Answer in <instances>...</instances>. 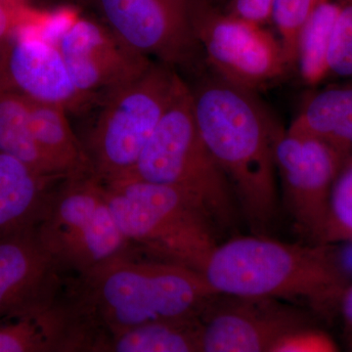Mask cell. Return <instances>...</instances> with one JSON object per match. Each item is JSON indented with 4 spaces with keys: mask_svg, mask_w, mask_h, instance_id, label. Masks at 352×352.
<instances>
[{
    "mask_svg": "<svg viewBox=\"0 0 352 352\" xmlns=\"http://www.w3.org/2000/svg\"><path fill=\"white\" fill-rule=\"evenodd\" d=\"M185 80L201 139L226 173L241 214L256 234L278 208L274 143L281 126L258 94L205 68Z\"/></svg>",
    "mask_w": 352,
    "mask_h": 352,
    "instance_id": "1",
    "label": "cell"
},
{
    "mask_svg": "<svg viewBox=\"0 0 352 352\" xmlns=\"http://www.w3.org/2000/svg\"><path fill=\"white\" fill-rule=\"evenodd\" d=\"M219 295L199 271L122 254L78 275L68 296L94 333L97 352L129 329L162 320L199 318Z\"/></svg>",
    "mask_w": 352,
    "mask_h": 352,
    "instance_id": "2",
    "label": "cell"
},
{
    "mask_svg": "<svg viewBox=\"0 0 352 352\" xmlns=\"http://www.w3.org/2000/svg\"><path fill=\"white\" fill-rule=\"evenodd\" d=\"M201 273L219 295L289 300L325 317L349 286L327 244H289L261 234L217 245Z\"/></svg>",
    "mask_w": 352,
    "mask_h": 352,
    "instance_id": "3",
    "label": "cell"
},
{
    "mask_svg": "<svg viewBox=\"0 0 352 352\" xmlns=\"http://www.w3.org/2000/svg\"><path fill=\"white\" fill-rule=\"evenodd\" d=\"M124 178H136L184 192L219 231L233 228L237 223L240 210L235 194L201 138L185 80L138 163Z\"/></svg>",
    "mask_w": 352,
    "mask_h": 352,
    "instance_id": "4",
    "label": "cell"
},
{
    "mask_svg": "<svg viewBox=\"0 0 352 352\" xmlns=\"http://www.w3.org/2000/svg\"><path fill=\"white\" fill-rule=\"evenodd\" d=\"M104 187L116 221L131 244L201 272L219 245V230L188 195L175 187L136 178Z\"/></svg>",
    "mask_w": 352,
    "mask_h": 352,
    "instance_id": "5",
    "label": "cell"
},
{
    "mask_svg": "<svg viewBox=\"0 0 352 352\" xmlns=\"http://www.w3.org/2000/svg\"><path fill=\"white\" fill-rule=\"evenodd\" d=\"M183 80L176 69L153 61L140 76L91 108L96 116L82 146L102 183L131 173Z\"/></svg>",
    "mask_w": 352,
    "mask_h": 352,
    "instance_id": "6",
    "label": "cell"
},
{
    "mask_svg": "<svg viewBox=\"0 0 352 352\" xmlns=\"http://www.w3.org/2000/svg\"><path fill=\"white\" fill-rule=\"evenodd\" d=\"M36 229L60 270L76 275L127 254L131 245L120 231L105 187L94 171L60 180Z\"/></svg>",
    "mask_w": 352,
    "mask_h": 352,
    "instance_id": "7",
    "label": "cell"
},
{
    "mask_svg": "<svg viewBox=\"0 0 352 352\" xmlns=\"http://www.w3.org/2000/svg\"><path fill=\"white\" fill-rule=\"evenodd\" d=\"M190 3L206 64L220 78L258 94L291 73L276 34L264 25L232 17L207 0H190Z\"/></svg>",
    "mask_w": 352,
    "mask_h": 352,
    "instance_id": "8",
    "label": "cell"
},
{
    "mask_svg": "<svg viewBox=\"0 0 352 352\" xmlns=\"http://www.w3.org/2000/svg\"><path fill=\"white\" fill-rule=\"evenodd\" d=\"M102 23L131 50L180 76L207 68L190 0H98Z\"/></svg>",
    "mask_w": 352,
    "mask_h": 352,
    "instance_id": "9",
    "label": "cell"
},
{
    "mask_svg": "<svg viewBox=\"0 0 352 352\" xmlns=\"http://www.w3.org/2000/svg\"><path fill=\"white\" fill-rule=\"evenodd\" d=\"M48 24L56 34H43L56 43L76 89L94 106L154 61L129 47L103 23L72 9L50 13Z\"/></svg>",
    "mask_w": 352,
    "mask_h": 352,
    "instance_id": "10",
    "label": "cell"
},
{
    "mask_svg": "<svg viewBox=\"0 0 352 352\" xmlns=\"http://www.w3.org/2000/svg\"><path fill=\"white\" fill-rule=\"evenodd\" d=\"M274 161L296 226L323 244L331 192L344 157L324 141L281 126L275 139Z\"/></svg>",
    "mask_w": 352,
    "mask_h": 352,
    "instance_id": "11",
    "label": "cell"
},
{
    "mask_svg": "<svg viewBox=\"0 0 352 352\" xmlns=\"http://www.w3.org/2000/svg\"><path fill=\"white\" fill-rule=\"evenodd\" d=\"M0 87L29 100L59 106L67 113L80 115L94 107L76 89L56 43L38 24L21 29L2 52Z\"/></svg>",
    "mask_w": 352,
    "mask_h": 352,
    "instance_id": "12",
    "label": "cell"
},
{
    "mask_svg": "<svg viewBox=\"0 0 352 352\" xmlns=\"http://www.w3.org/2000/svg\"><path fill=\"white\" fill-rule=\"evenodd\" d=\"M217 296L201 315L204 352H270L282 336L307 324L300 312L273 298L229 296L230 302L219 305Z\"/></svg>",
    "mask_w": 352,
    "mask_h": 352,
    "instance_id": "13",
    "label": "cell"
},
{
    "mask_svg": "<svg viewBox=\"0 0 352 352\" xmlns=\"http://www.w3.org/2000/svg\"><path fill=\"white\" fill-rule=\"evenodd\" d=\"M62 273L39 241L36 227L0 239V323L56 302Z\"/></svg>",
    "mask_w": 352,
    "mask_h": 352,
    "instance_id": "14",
    "label": "cell"
},
{
    "mask_svg": "<svg viewBox=\"0 0 352 352\" xmlns=\"http://www.w3.org/2000/svg\"><path fill=\"white\" fill-rule=\"evenodd\" d=\"M89 333L66 296L0 323V352L91 351Z\"/></svg>",
    "mask_w": 352,
    "mask_h": 352,
    "instance_id": "15",
    "label": "cell"
},
{
    "mask_svg": "<svg viewBox=\"0 0 352 352\" xmlns=\"http://www.w3.org/2000/svg\"><path fill=\"white\" fill-rule=\"evenodd\" d=\"M64 177L41 175L0 152V239L38 226L55 187Z\"/></svg>",
    "mask_w": 352,
    "mask_h": 352,
    "instance_id": "16",
    "label": "cell"
},
{
    "mask_svg": "<svg viewBox=\"0 0 352 352\" xmlns=\"http://www.w3.org/2000/svg\"><path fill=\"white\" fill-rule=\"evenodd\" d=\"M288 131L324 141L346 160L352 153V80L307 94Z\"/></svg>",
    "mask_w": 352,
    "mask_h": 352,
    "instance_id": "17",
    "label": "cell"
},
{
    "mask_svg": "<svg viewBox=\"0 0 352 352\" xmlns=\"http://www.w3.org/2000/svg\"><path fill=\"white\" fill-rule=\"evenodd\" d=\"M25 100L34 138L58 175L92 171L82 141L72 129L66 111L59 106Z\"/></svg>",
    "mask_w": 352,
    "mask_h": 352,
    "instance_id": "18",
    "label": "cell"
},
{
    "mask_svg": "<svg viewBox=\"0 0 352 352\" xmlns=\"http://www.w3.org/2000/svg\"><path fill=\"white\" fill-rule=\"evenodd\" d=\"M201 317L150 322L111 338L105 352H199Z\"/></svg>",
    "mask_w": 352,
    "mask_h": 352,
    "instance_id": "19",
    "label": "cell"
},
{
    "mask_svg": "<svg viewBox=\"0 0 352 352\" xmlns=\"http://www.w3.org/2000/svg\"><path fill=\"white\" fill-rule=\"evenodd\" d=\"M337 15V1L327 0L315 9L298 32L294 72L308 87L329 78V50Z\"/></svg>",
    "mask_w": 352,
    "mask_h": 352,
    "instance_id": "20",
    "label": "cell"
},
{
    "mask_svg": "<svg viewBox=\"0 0 352 352\" xmlns=\"http://www.w3.org/2000/svg\"><path fill=\"white\" fill-rule=\"evenodd\" d=\"M0 152L10 155L44 175H58L32 133L27 100L0 87Z\"/></svg>",
    "mask_w": 352,
    "mask_h": 352,
    "instance_id": "21",
    "label": "cell"
},
{
    "mask_svg": "<svg viewBox=\"0 0 352 352\" xmlns=\"http://www.w3.org/2000/svg\"><path fill=\"white\" fill-rule=\"evenodd\" d=\"M347 241H352V153L333 182L323 244Z\"/></svg>",
    "mask_w": 352,
    "mask_h": 352,
    "instance_id": "22",
    "label": "cell"
},
{
    "mask_svg": "<svg viewBox=\"0 0 352 352\" xmlns=\"http://www.w3.org/2000/svg\"><path fill=\"white\" fill-rule=\"evenodd\" d=\"M325 1L327 0H274L273 2L271 24L281 41L292 72L298 32L315 9Z\"/></svg>",
    "mask_w": 352,
    "mask_h": 352,
    "instance_id": "23",
    "label": "cell"
},
{
    "mask_svg": "<svg viewBox=\"0 0 352 352\" xmlns=\"http://www.w3.org/2000/svg\"><path fill=\"white\" fill-rule=\"evenodd\" d=\"M336 1L338 15L329 50V78L352 80V0Z\"/></svg>",
    "mask_w": 352,
    "mask_h": 352,
    "instance_id": "24",
    "label": "cell"
},
{
    "mask_svg": "<svg viewBox=\"0 0 352 352\" xmlns=\"http://www.w3.org/2000/svg\"><path fill=\"white\" fill-rule=\"evenodd\" d=\"M339 346L329 333L310 325L289 331L273 344L270 352H336Z\"/></svg>",
    "mask_w": 352,
    "mask_h": 352,
    "instance_id": "25",
    "label": "cell"
},
{
    "mask_svg": "<svg viewBox=\"0 0 352 352\" xmlns=\"http://www.w3.org/2000/svg\"><path fill=\"white\" fill-rule=\"evenodd\" d=\"M38 11L30 6H13L0 0V56L15 34L36 22Z\"/></svg>",
    "mask_w": 352,
    "mask_h": 352,
    "instance_id": "26",
    "label": "cell"
},
{
    "mask_svg": "<svg viewBox=\"0 0 352 352\" xmlns=\"http://www.w3.org/2000/svg\"><path fill=\"white\" fill-rule=\"evenodd\" d=\"M274 0H229L224 13L258 25L271 24Z\"/></svg>",
    "mask_w": 352,
    "mask_h": 352,
    "instance_id": "27",
    "label": "cell"
},
{
    "mask_svg": "<svg viewBox=\"0 0 352 352\" xmlns=\"http://www.w3.org/2000/svg\"><path fill=\"white\" fill-rule=\"evenodd\" d=\"M339 309L342 312L346 335L352 346V285L347 286L344 289V295L340 300Z\"/></svg>",
    "mask_w": 352,
    "mask_h": 352,
    "instance_id": "28",
    "label": "cell"
},
{
    "mask_svg": "<svg viewBox=\"0 0 352 352\" xmlns=\"http://www.w3.org/2000/svg\"><path fill=\"white\" fill-rule=\"evenodd\" d=\"M2 1L13 4V6H29L32 0H2Z\"/></svg>",
    "mask_w": 352,
    "mask_h": 352,
    "instance_id": "29",
    "label": "cell"
}]
</instances>
